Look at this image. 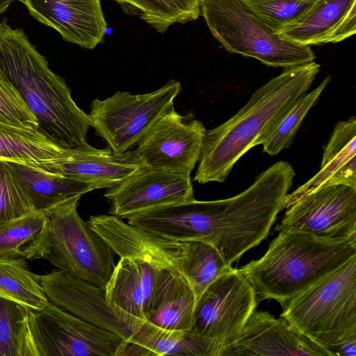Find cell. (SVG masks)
<instances>
[{
  "label": "cell",
  "instance_id": "6da1fadb",
  "mask_svg": "<svg viewBox=\"0 0 356 356\" xmlns=\"http://www.w3.org/2000/svg\"><path fill=\"white\" fill-rule=\"evenodd\" d=\"M321 65L286 68L257 88L232 117L205 131L193 180L203 184L224 182L236 161L261 145L293 103L310 88Z\"/></svg>",
  "mask_w": 356,
  "mask_h": 356
},
{
  "label": "cell",
  "instance_id": "7a4b0ae2",
  "mask_svg": "<svg viewBox=\"0 0 356 356\" xmlns=\"http://www.w3.org/2000/svg\"><path fill=\"white\" fill-rule=\"evenodd\" d=\"M0 70L36 118L38 130L58 147L88 149L91 127L88 114L72 99L64 79L53 72L46 58L22 29L0 22Z\"/></svg>",
  "mask_w": 356,
  "mask_h": 356
},
{
  "label": "cell",
  "instance_id": "3957f363",
  "mask_svg": "<svg viewBox=\"0 0 356 356\" xmlns=\"http://www.w3.org/2000/svg\"><path fill=\"white\" fill-rule=\"evenodd\" d=\"M266 253L238 270L261 299L282 306L356 256V236L335 241L278 231Z\"/></svg>",
  "mask_w": 356,
  "mask_h": 356
},
{
  "label": "cell",
  "instance_id": "277c9868",
  "mask_svg": "<svg viewBox=\"0 0 356 356\" xmlns=\"http://www.w3.org/2000/svg\"><path fill=\"white\" fill-rule=\"evenodd\" d=\"M282 307L280 316L331 351L356 339V256Z\"/></svg>",
  "mask_w": 356,
  "mask_h": 356
},
{
  "label": "cell",
  "instance_id": "5b68a950",
  "mask_svg": "<svg viewBox=\"0 0 356 356\" xmlns=\"http://www.w3.org/2000/svg\"><path fill=\"white\" fill-rule=\"evenodd\" d=\"M200 15L214 38L229 52L274 67L314 61L311 47L283 37L242 0H199Z\"/></svg>",
  "mask_w": 356,
  "mask_h": 356
},
{
  "label": "cell",
  "instance_id": "8992f818",
  "mask_svg": "<svg viewBox=\"0 0 356 356\" xmlns=\"http://www.w3.org/2000/svg\"><path fill=\"white\" fill-rule=\"evenodd\" d=\"M80 198L43 211L46 225L34 259H44L74 277L105 287L115 266L113 251L79 216Z\"/></svg>",
  "mask_w": 356,
  "mask_h": 356
},
{
  "label": "cell",
  "instance_id": "52a82bcc",
  "mask_svg": "<svg viewBox=\"0 0 356 356\" xmlns=\"http://www.w3.org/2000/svg\"><path fill=\"white\" fill-rule=\"evenodd\" d=\"M181 90V83L171 79L149 93L118 91L106 99H95L88 114L91 127L113 153L122 154L138 145L173 106Z\"/></svg>",
  "mask_w": 356,
  "mask_h": 356
},
{
  "label": "cell",
  "instance_id": "ba28073f",
  "mask_svg": "<svg viewBox=\"0 0 356 356\" xmlns=\"http://www.w3.org/2000/svg\"><path fill=\"white\" fill-rule=\"evenodd\" d=\"M257 294L238 269L215 280L195 305L191 333L231 355L236 343L257 305Z\"/></svg>",
  "mask_w": 356,
  "mask_h": 356
},
{
  "label": "cell",
  "instance_id": "9c48e42d",
  "mask_svg": "<svg viewBox=\"0 0 356 356\" xmlns=\"http://www.w3.org/2000/svg\"><path fill=\"white\" fill-rule=\"evenodd\" d=\"M33 356H120L125 341L49 301L29 309Z\"/></svg>",
  "mask_w": 356,
  "mask_h": 356
},
{
  "label": "cell",
  "instance_id": "30bf717a",
  "mask_svg": "<svg viewBox=\"0 0 356 356\" xmlns=\"http://www.w3.org/2000/svg\"><path fill=\"white\" fill-rule=\"evenodd\" d=\"M277 231L307 233L340 241L356 236V187L334 184L284 202Z\"/></svg>",
  "mask_w": 356,
  "mask_h": 356
},
{
  "label": "cell",
  "instance_id": "8fae6325",
  "mask_svg": "<svg viewBox=\"0 0 356 356\" xmlns=\"http://www.w3.org/2000/svg\"><path fill=\"white\" fill-rule=\"evenodd\" d=\"M206 129L198 120H186L174 106L150 128L135 149L150 168L190 175L198 162Z\"/></svg>",
  "mask_w": 356,
  "mask_h": 356
},
{
  "label": "cell",
  "instance_id": "7c38bea8",
  "mask_svg": "<svg viewBox=\"0 0 356 356\" xmlns=\"http://www.w3.org/2000/svg\"><path fill=\"white\" fill-rule=\"evenodd\" d=\"M40 277L51 302L124 341H130L136 328L143 321L113 309L106 300L103 286L74 277L61 270Z\"/></svg>",
  "mask_w": 356,
  "mask_h": 356
},
{
  "label": "cell",
  "instance_id": "4fadbf2b",
  "mask_svg": "<svg viewBox=\"0 0 356 356\" xmlns=\"http://www.w3.org/2000/svg\"><path fill=\"white\" fill-rule=\"evenodd\" d=\"M109 213L120 218L194 198L190 175L143 166L104 193Z\"/></svg>",
  "mask_w": 356,
  "mask_h": 356
},
{
  "label": "cell",
  "instance_id": "5bb4252c",
  "mask_svg": "<svg viewBox=\"0 0 356 356\" xmlns=\"http://www.w3.org/2000/svg\"><path fill=\"white\" fill-rule=\"evenodd\" d=\"M88 222L120 257H134L160 269L181 273L184 241L160 236L113 215L92 216Z\"/></svg>",
  "mask_w": 356,
  "mask_h": 356
},
{
  "label": "cell",
  "instance_id": "9a60e30c",
  "mask_svg": "<svg viewBox=\"0 0 356 356\" xmlns=\"http://www.w3.org/2000/svg\"><path fill=\"white\" fill-rule=\"evenodd\" d=\"M29 14L63 39L84 49L104 42L107 28L101 0H20Z\"/></svg>",
  "mask_w": 356,
  "mask_h": 356
},
{
  "label": "cell",
  "instance_id": "2e32d148",
  "mask_svg": "<svg viewBox=\"0 0 356 356\" xmlns=\"http://www.w3.org/2000/svg\"><path fill=\"white\" fill-rule=\"evenodd\" d=\"M231 355L334 356L294 327L285 318L254 311L247 321Z\"/></svg>",
  "mask_w": 356,
  "mask_h": 356
},
{
  "label": "cell",
  "instance_id": "e0dca14e",
  "mask_svg": "<svg viewBox=\"0 0 356 356\" xmlns=\"http://www.w3.org/2000/svg\"><path fill=\"white\" fill-rule=\"evenodd\" d=\"M145 166L135 149L115 154L109 148L68 149L62 157L35 167L90 184L109 188Z\"/></svg>",
  "mask_w": 356,
  "mask_h": 356
},
{
  "label": "cell",
  "instance_id": "ac0fdd59",
  "mask_svg": "<svg viewBox=\"0 0 356 356\" xmlns=\"http://www.w3.org/2000/svg\"><path fill=\"white\" fill-rule=\"evenodd\" d=\"M168 270L136 258L120 257L104 287L108 304L124 314L145 321L157 287Z\"/></svg>",
  "mask_w": 356,
  "mask_h": 356
},
{
  "label": "cell",
  "instance_id": "d6986e66",
  "mask_svg": "<svg viewBox=\"0 0 356 356\" xmlns=\"http://www.w3.org/2000/svg\"><path fill=\"white\" fill-rule=\"evenodd\" d=\"M355 33L356 0H318L300 19L280 31L307 46L339 42Z\"/></svg>",
  "mask_w": 356,
  "mask_h": 356
},
{
  "label": "cell",
  "instance_id": "ffe728a7",
  "mask_svg": "<svg viewBox=\"0 0 356 356\" xmlns=\"http://www.w3.org/2000/svg\"><path fill=\"white\" fill-rule=\"evenodd\" d=\"M334 184L356 187V118L339 122L325 146L318 172L284 201L298 198L318 188Z\"/></svg>",
  "mask_w": 356,
  "mask_h": 356
},
{
  "label": "cell",
  "instance_id": "44dd1931",
  "mask_svg": "<svg viewBox=\"0 0 356 356\" xmlns=\"http://www.w3.org/2000/svg\"><path fill=\"white\" fill-rule=\"evenodd\" d=\"M195 305V295L187 280L180 272L168 270L157 287L145 321L165 330L188 332Z\"/></svg>",
  "mask_w": 356,
  "mask_h": 356
},
{
  "label": "cell",
  "instance_id": "7402d4cb",
  "mask_svg": "<svg viewBox=\"0 0 356 356\" xmlns=\"http://www.w3.org/2000/svg\"><path fill=\"white\" fill-rule=\"evenodd\" d=\"M6 161L34 211H46L95 190L88 184L47 172L25 163Z\"/></svg>",
  "mask_w": 356,
  "mask_h": 356
},
{
  "label": "cell",
  "instance_id": "603a6c76",
  "mask_svg": "<svg viewBox=\"0 0 356 356\" xmlns=\"http://www.w3.org/2000/svg\"><path fill=\"white\" fill-rule=\"evenodd\" d=\"M68 149L49 140L38 129L16 126L0 120V159L33 167L51 163Z\"/></svg>",
  "mask_w": 356,
  "mask_h": 356
},
{
  "label": "cell",
  "instance_id": "cb8c5ba5",
  "mask_svg": "<svg viewBox=\"0 0 356 356\" xmlns=\"http://www.w3.org/2000/svg\"><path fill=\"white\" fill-rule=\"evenodd\" d=\"M129 341L154 355L222 356V350L209 341L187 331L168 330L143 321Z\"/></svg>",
  "mask_w": 356,
  "mask_h": 356
},
{
  "label": "cell",
  "instance_id": "d4e9b609",
  "mask_svg": "<svg viewBox=\"0 0 356 356\" xmlns=\"http://www.w3.org/2000/svg\"><path fill=\"white\" fill-rule=\"evenodd\" d=\"M130 16H135L164 33L175 24H186L200 16L199 0H113Z\"/></svg>",
  "mask_w": 356,
  "mask_h": 356
},
{
  "label": "cell",
  "instance_id": "484cf974",
  "mask_svg": "<svg viewBox=\"0 0 356 356\" xmlns=\"http://www.w3.org/2000/svg\"><path fill=\"white\" fill-rule=\"evenodd\" d=\"M232 268L211 243L201 240L184 241L181 273L191 286L195 302L215 280Z\"/></svg>",
  "mask_w": 356,
  "mask_h": 356
},
{
  "label": "cell",
  "instance_id": "4316f807",
  "mask_svg": "<svg viewBox=\"0 0 356 356\" xmlns=\"http://www.w3.org/2000/svg\"><path fill=\"white\" fill-rule=\"evenodd\" d=\"M40 276L29 269L26 259H0V297L32 310L44 309L49 300Z\"/></svg>",
  "mask_w": 356,
  "mask_h": 356
},
{
  "label": "cell",
  "instance_id": "83f0119b",
  "mask_svg": "<svg viewBox=\"0 0 356 356\" xmlns=\"http://www.w3.org/2000/svg\"><path fill=\"white\" fill-rule=\"evenodd\" d=\"M46 225L43 211L0 222V259H34Z\"/></svg>",
  "mask_w": 356,
  "mask_h": 356
},
{
  "label": "cell",
  "instance_id": "f1b7e54d",
  "mask_svg": "<svg viewBox=\"0 0 356 356\" xmlns=\"http://www.w3.org/2000/svg\"><path fill=\"white\" fill-rule=\"evenodd\" d=\"M29 308L0 297V356H33Z\"/></svg>",
  "mask_w": 356,
  "mask_h": 356
},
{
  "label": "cell",
  "instance_id": "f546056e",
  "mask_svg": "<svg viewBox=\"0 0 356 356\" xmlns=\"http://www.w3.org/2000/svg\"><path fill=\"white\" fill-rule=\"evenodd\" d=\"M330 80L329 75L316 88L304 93L293 103L261 143L264 152L274 156L291 146L303 119L316 103Z\"/></svg>",
  "mask_w": 356,
  "mask_h": 356
},
{
  "label": "cell",
  "instance_id": "4dcf8cb0",
  "mask_svg": "<svg viewBox=\"0 0 356 356\" xmlns=\"http://www.w3.org/2000/svg\"><path fill=\"white\" fill-rule=\"evenodd\" d=\"M277 31L305 15L318 0H242Z\"/></svg>",
  "mask_w": 356,
  "mask_h": 356
},
{
  "label": "cell",
  "instance_id": "1f68e13d",
  "mask_svg": "<svg viewBox=\"0 0 356 356\" xmlns=\"http://www.w3.org/2000/svg\"><path fill=\"white\" fill-rule=\"evenodd\" d=\"M32 211V204L7 161L0 159V222Z\"/></svg>",
  "mask_w": 356,
  "mask_h": 356
},
{
  "label": "cell",
  "instance_id": "d6a6232c",
  "mask_svg": "<svg viewBox=\"0 0 356 356\" xmlns=\"http://www.w3.org/2000/svg\"><path fill=\"white\" fill-rule=\"evenodd\" d=\"M0 120L16 126L38 129L36 118L0 70Z\"/></svg>",
  "mask_w": 356,
  "mask_h": 356
},
{
  "label": "cell",
  "instance_id": "836d02e7",
  "mask_svg": "<svg viewBox=\"0 0 356 356\" xmlns=\"http://www.w3.org/2000/svg\"><path fill=\"white\" fill-rule=\"evenodd\" d=\"M332 351L335 356H356V339L348 341L334 348Z\"/></svg>",
  "mask_w": 356,
  "mask_h": 356
},
{
  "label": "cell",
  "instance_id": "e575fe53",
  "mask_svg": "<svg viewBox=\"0 0 356 356\" xmlns=\"http://www.w3.org/2000/svg\"><path fill=\"white\" fill-rule=\"evenodd\" d=\"M12 2L13 0H0V14L4 13Z\"/></svg>",
  "mask_w": 356,
  "mask_h": 356
},
{
  "label": "cell",
  "instance_id": "d590c367",
  "mask_svg": "<svg viewBox=\"0 0 356 356\" xmlns=\"http://www.w3.org/2000/svg\"><path fill=\"white\" fill-rule=\"evenodd\" d=\"M20 1V0H13V1Z\"/></svg>",
  "mask_w": 356,
  "mask_h": 356
}]
</instances>
